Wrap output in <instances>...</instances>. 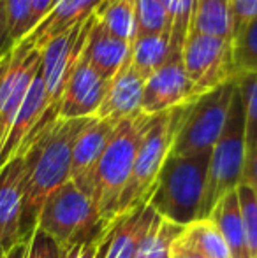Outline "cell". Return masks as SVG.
I'll use <instances>...</instances> for the list:
<instances>
[{
	"instance_id": "1",
	"label": "cell",
	"mask_w": 257,
	"mask_h": 258,
	"mask_svg": "<svg viewBox=\"0 0 257 258\" xmlns=\"http://www.w3.org/2000/svg\"><path fill=\"white\" fill-rule=\"evenodd\" d=\"M90 118L57 119L27 150L23 156V214L21 237L28 241L37 225L44 201L71 181L72 146Z\"/></svg>"
},
{
	"instance_id": "2",
	"label": "cell",
	"mask_w": 257,
	"mask_h": 258,
	"mask_svg": "<svg viewBox=\"0 0 257 258\" xmlns=\"http://www.w3.org/2000/svg\"><path fill=\"white\" fill-rule=\"evenodd\" d=\"M151 116L143 112L132 118L122 119L115 126L99 162L90 177L88 197L93 201L99 223L104 228L113 227L117 223V206L130 172L137 148L148 128Z\"/></svg>"
},
{
	"instance_id": "3",
	"label": "cell",
	"mask_w": 257,
	"mask_h": 258,
	"mask_svg": "<svg viewBox=\"0 0 257 258\" xmlns=\"http://www.w3.org/2000/svg\"><path fill=\"white\" fill-rule=\"evenodd\" d=\"M208 162L210 153L176 155L169 151L148 201L159 216L180 227L197 221Z\"/></svg>"
},
{
	"instance_id": "4",
	"label": "cell",
	"mask_w": 257,
	"mask_h": 258,
	"mask_svg": "<svg viewBox=\"0 0 257 258\" xmlns=\"http://www.w3.org/2000/svg\"><path fill=\"white\" fill-rule=\"evenodd\" d=\"M189 105V104H187ZM187 105L151 116L148 128L137 148L130 177L118 199L117 218L124 216L139 204H146L159 179V174L175 143L176 132L185 114Z\"/></svg>"
},
{
	"instance_id": "5",
	"label": "cell",
	"mask_w": 257,
	"mask_h": 258,
	"mask_svg": "<svg viewBox=\"0 0 257 258\" xmlns=\"http://www.w3.org/2000/svg\"><path fill=\"white\" fill-rule=\"evenodd\" d=\"M245 156H247L245 116L241 97L236 86L233 102H231L229 112H227L226 125L210 151L208 174H206L204 194H202L197 220L208 218L212 209L224 195L229 194L231 190H236V186L241 183V176H243Z\"/></svg>"
},
{
	"instance_id": "6",
	"label": "cell",
	"mask_w": 257,
	"mask_h": 258,
	"mask_svg": "<svg viewBox=\"0 0 257 258\" xmlns=\"http://www.w3.org/2000/svg\"><path fill=\"white\" fill-rule=\"evenodd\" d=\"M35 227L48 234L60 248L106 230L99 223L93 201L72 181H67L46 199Z\"/></svg>"
},
{
	"instance_id": "7",
	"label": "cell",
	"mask_w": 257,
	"mask_h": 258,
	"mask_svg": "<svg viewBox=\"0 0 257 258\" xmlns=\"http://www.w3.org/2000/svg\"><path fill=\"white\" fill-rule=\"evenodd\" d=\"M236 92V81L197 97L185 109L171 151L176 155L210 153L217 143Z\"/></svg>"
},
{
	"instance_id": "8",
	"label": "cell",
	"mask_w": 257,
	"mask_h": 258,
	"mask_svg": "<svg viewBox=\"0 0 257 258\" xmlns=\"http://www.w3.org/2000/svg\"><path fill=\"white\" fill-rule=\"evenodd\" d=\"M182 63L195 97H201L226 83L236 81L233 41L189 32L182 48Z\"/></svg>"
},
{
	"instance_id": "9",
	"label": "cell",
	"mask_w": 257,
	"mask_h": 258,
	"mask_svg": "<svg viewBox=\"0 0 257 258\" xmlns=\"http://www.w3.org/2000/svg\"><path fill=\"white\" fill-rule=\"evenodd\" d=\"M197 99L192 83L185 74L182 63V49H171L162 67L144 83L141 112L157 116L176 107L194 102Z\"/></svg>"
},
{
	"instance_id": "10",
	"label": "cell",
	"mask_w": 257,
	"mask_h": 258,
	"mask_svg": "<svg viewBox=\"0 0 257 258\" xmlns=\"http://www.w3.org/2000/svg\"><path fill=\"white\" fill-rule=\"evenodd\" d=\"M41 67V51L20 44L11 51V61L0 81V148L20 111L30 83Z\"/></svg>"
},
{
	"instance_id": "11",
	"label": "cell",
	"mask_w": 257,
	"mask_h": 258,
	"mask_svg": "<svg viewBox=\"0 0 257 258\" xmlns=\"http://www.w3.org/2000/svg\"><path fill=\"white\" fill-rule=\"evenodd\" d=\"M110 81L104 79L86 58L79 56L65 85L60 100V119H85L95 118L102 99L108 92Z\"/></svg>"
},
{
	"instance_id": "12",
	"label": "cell",
	"mask_w": 257,
	"mask_h": 258,
	"mask_svg": "<svg viewBox=\"0 0 257 258\" xmlns=\"http://www.w3.org/2000/svg\"><path fill=\"white\" fill-rule=\"evenodd\" d=\"M23 156H14L0 169V249L9 251L23 241Z\"/></svg>"
},
{
	"instance_id": "13",
	"label": "cell",
	"mask_w": 257,
	"mask_h": 258,
	"mask_svg": "<svg viewBox=\"0 0 257 258\" xmlns=\"http://www.w3.org/2000/svg\"><path fill=\"white\" fill-rule=\"evenodd\" d=\"M115 123L108 119L90 118L72 146L71 181L88 195L92 172L115 130Z\"/></svg>"
},
{
	"instance_id": "14",
	"label": "cell",
	"mask_w": 257,
	"mask_h": 258,
	"mask_svg": "<svg viewBox=\"0 0 257 258\" xmlns=\"http://www.w3.org/2000/svg\"><path fill=\"white\" fill-rule=\"evenodd\" d=\"M144 79L127 63L110 81L108 92L102 99L95 118L118 123L141 112V100L144 92Z\"/></svg>"
},
{
	"instance_id": "15",
	"label": "cell",
	"mask_w": 257,
	"mask_h": 258,
	"mask_svg": "<svg viewBox=\"0 0 257 258\" xmlns=\"http://www.w3.org/2000/svg\"><path fill=\"white\" fill-rule=\"evenodd\" d=\"M102 2L104 0H59V4L53 7L52 13L20 44L27 46V48L41 49L42 46L48 44L52 39L59 37L65 30L92 18Z\"/></svg>"
},
{
	"instance_id": "16",
	"label": "cell",
	"mask_w": 257,
	"mask_h": 258,
	"mask_svg": "<svg viewBox=\"0 0 257 258\" xmlns=\"http://www.w3.org/2000/svg\"><path fill=\"white\" fill-rule=\"evenodd\" d=\"M129 42L106 30L102 25L97 23L93 16V25L88 32L85 48H83V56L86 58V61L104 79L111 81L129 61Z\"/></svg>"
},
{
	"instance_id": "17",
	"label": "cell",
	"mask_w": 257,
	"mask_h": 258,
	"mask_svg": "<svg viewBox=\"0 0 257 258\" xmlns=\"http://www.w3.org/2000/svg\"><path fill=\"white\" fill-rule=\"evenodd\" d=\"M155 211L150 204H139L117 220L111 227L104 258H136L139 244L151 225Z\"/></svg>"
},
{
	"instance_id": "18",
	"label": "cell",
	"mask_w": 257,
	"mask_h": 258,
	"mask_svg": "<svg viewBox=\"0 0 257 258\" xmlns=\"http://www.w3.org/2000/svg\"><path fill=\"white\" fill-rule=\"evenodd\" d=\"M208 218L219 228L220 235H222L224 242L231 253V258H250L236 190H231L229 194L224 195L212 209Z\"/></svg>"
},
{
	"instance_id": "19",
	"label": "cell",
	"mask_w": 257,
	"mask_h": 258,
	"mask_svg": "<svg viewBox=\"0 0 257 258\" xmlns=\"http://www.w3.org/2000/svg\"><path fill=\"white\" fill-rule=\"evenodd\" d=\"M171 51L169 32L137 34L130 42L129 65L146 81L162 67Z\"/></svg>"
},
{
	"instance_id": "20",
	"label": "cell",
	"mask_w": 257,
	"mask_h": 258,
	"mask_svg": "<svg viewBox=\"0 0 257 258\" xmlns=\"http://www.w3.org/2000/svg\"><path fill=\"white\" fill-rule=\"evenodd\" d=\"M189 32L233 41L231 0H195Z\"/></svg>"
},
{
	"instance_id": "21",
	"label": "cell",
	"mask_w": 257,
	"mask_h": 258,
	"mask_svg": "<svg viewBox=\"0 0 257 258\" xmlns=\"http://www.w3.org/2000/svg\"><path fill=\"white\" fill-rule=\"evenodd\" d=\"M93 16L97 23L129 44L137 35L136 0H104Z\"/></svg>"
},
{
	"instance_id": "22",
	"label": "cell",
	"mask_w": 257,
	"mask_h": 258,
	"mask_svg": "<svg viewBox=\"0 0 257 258\" xmlns=\"http://www.w3.org/2000/svg\"><path fill=\"white\" fill-rule=\"evenodd\" d=\"M185 227H180L155 213L148 232L144 234L136 258H169V248L182 235Z\"/></svg>"
},
{
	"instance_id": "23",
	"label": "cell",
	"mask_w": 257,
	"mask_h": 258,
	"mask_svg": "<svg viewBox=\"0 0 257 258\" xmlns=\"http://www.w3.org/2000/svg\"><path fill=\"white\" fill-rule=\"evenodd\" d=\"M183 237L206 258H231V253L220 235L219 228L215 227L210 218L197 220L185 227Z\"/></svg>"
},
{
	"instance_id": "24",
	"label": "cell",
	"mask_w": 257,
	"mask_h": 258,
	"mask_svg": "<svg viewBox=\"0 0 257 258\" xmlns=\"http://www.w3.org/2000/svg\"><path fill=\"white\" fill-rule=\"evenodd\" d=\"M168 16V32L171 49H182L190 30L195 0H161Z\"/></svg>"
},
{
	"instance_id": "25",
	"label": "cell",
	"mask_w": 257,
	"mask_h": 258,
	"mask_svg": "<svg viewBox=\"0 0 257 258\" xmlns=\"http://www.w3.org/2000/svg\"><path fill=\"white\" fill-rule=\"evenodd\" d=\"M236 86L243 104L245 148L247 151H250L257 146V72L238 76Z\"/></svg>"
},
{
	"instance_id": "26",
	"label": "cell",
	"mask_w": 257,
	"mask_h": 258,
	"mask_svg": "<svg viewBox=\"0 0 257 258\" xmlns=\"http://www.w3.org/2000/svg\"><path fill=\"white\" fill-rule=\"evenodd\" d=\"M233 58L236 76L257 72V18L233 39Z\"/></svg>"
},
{
	"instance_id": "27",
	"label": "cell",
	"mask_w": 257,
	"mask_h": 258,
	"mask_svg": "<svg viewBox=\"0 0 257 258\" xmlns=\"http://www.w3.org/2000/svg\"><path fill=\"white\" fill-rule=\"evenodd\" d=\"M236 194L250 258H257V191L254 188L240 183L236 186Z\"/></svg>"
},
{
	"instance_id": "28",
	"label": "cell",
	"mask_w": 257,
	"mask_h": 258,
	"mask_svg": "<svg viewBox=\"0 0 257 258\" xmlns=\"http://www.w3.org/2000/svg\"><path fill=\"white\" fill-rule=\"evenodd\" d=\"M4 9L11 41L18 46L30 32L32 0H4Z\"/></svg>"
},
{
	"instance_id": "29",
	"label": "cell",
	"mask_w": 257,
	"mask_h": 258,
	"mask_svg": "<svg viewBox=\"0 0 257 258\" xmlns=\"http://www.w3.org/2000/svg\"><path fill=\"white\" fill-rule=\"evenodd\" d=\"M137 34L168 32V16L161 0H136Z\"/></svg>"
},
{
	"instance_id": "30",
	"label": "cell",
	"mask_w": 257,
	"mask_h": 258,
	"mask_svg": "<svg viewBox=\"0 0 257 258\" xmlns=\"http://www.w3.org/2000/svg\"><path fill=\"white\" fill-rule=\"evenodd\" d=\"M110 232L111 227L106 230H100L99 234L92 235L90 239L64 246V248H60V258H104Z\"/></svg>"
},
{
	"instance_id": "31",
	"label": "cell",
	"mask_w": 257,
	"mask_h": 258,
	"mask_svg": "<svg viewBox=\"0 0 257 258\" xmlns=\"http://www.w3.org/2000/svg\"><path fill=\"white\" fill-rule=\"evenodd\" d=\"M23 258H60V246L41 228L35 227L27 242Z\"/></svg>"
},
{
	"instance_id": "32",
	"label": "cell",
	"mask_w": 257,
	"mask_h": 258,
	"mask_svg": "<svg viewBox=\"0 0 257 258\" xmlns=\"http://www.w3.org/2000/svg\"><path fill=\"white\" fill-rule=\"evenodd\" d=\"M233 16V39L257 18V0H231Z\"/></svg>"
},
{
	"instance_id": "33",
	"label": "cell",
	"mask_w": 257,
	"mask_h": 258,
	"mask_svg": "<svg viewBox=\"0 0 257 258\" xmlns=\"http://www.w3.org/2000/svg\"><path fill=\"white\" fill-rule=\"evenodd\" d=\"M241 183L247 184V186H250V188H254V190L257 191V146L252 148L250 151H247Z\"/></svg>"
},
{
	"instance_id": "34",
	"label": "cell",
	"mask_w": 257,
	"mask_h": 258,
	"mask_svg": "<svg viewBox=\"0 0 257 258\" xmlns=\"http://www.w3.org/2000/svg\"><path fill=\"white\" fill-rule=\"evenodd\" d=\"M59 4V0H32V14H30V32L52 13L53 7ZM28 32V34H30Z\"/></svg>"
},
{
	"instance_id": "35",
	"label": "cell",
	"mask_w": 257,
	"mask_h": 258,
	"mask_svg": "<svg viewBox=\"0 0 257 258\" xmlns=\"http://www.w3.org/2000/svg\"><path fill=\"white\" fill-rule=\"evenodd\" d=\"M169 258H206V256H202L183 235H180L171 244V248H169Z\"/></svg>"
},
{
	"instance_id": "36",
	"label": "cell",
	"mask_w": 257,
	"mask_h": 258,
	"mask_svg": "<svg viewBox=\"0 0 257 258\" xmlns=\"http://www.w3.org/2000/svg\"><path fill=\"white\" fill-rule=\"evenodd\" d=\"M14 49V44L11 41L9 28H7L6 9H4V0H0V60L7 56Z\"/></svg>"
},
{
	"instance_id": "37",
	"label": "cell",
	"mask_w": 257,
	"mask_h": 258,
	"mask_svg": "<svg viewBox=\"0 0 257 258\" xmlns=\"http://www.w3.org/2000/svg\"><path fill=\"white\" fill-rule=\"evenodd\" d=\"M27 242L28 241L18 242L16 246H13V248L9 249V251H6L4 258H23L25 256V251H27Z\"/></svg>"
},
{
	"instance_id": "38",
	"label": "cell",
	"mask_w": 257,
	"mask_h": 258,
	"mask_svg": "<svg viewBox=\"0 0 257 258\" xmlns=\"http://www.w3.org/2000/svg\"><path fill=\"white\" fill-rule=\"evenodd\" d=\"M9 61H11V53L7 54V56H4L2 60H0V81H2L4 74H6L7 67H9Z\"/></svg>"
},
{
	"instance_id": "39",
	"label": "cell",
	"mask_w": 257,
	"mask_h": 258,
	"mask_svg": "<svg viewBox=\"0 0 257 258\" xmlns=\"http://www.w3.org/2000/svg\"><path fill=\"white\" fill-rule=\"evenodd\" d=\"M4 255H6V253H4V251H0V258H4Z\"/></svg>"
},
{
	"instance_id": "40",
	"label": "cell",
	"mask_w": 257,
	"mask_h": 258,
	"mask_svg": "<svg viewBox=\"0 0 257 258\" xmlns=\"http://www.w3.org/2000/svg\"><path fill=\"white\" fill-rule=\"evenodd\" d=\"M0 251H2V249H0Z\"/></svg>"
}]
</instances>
